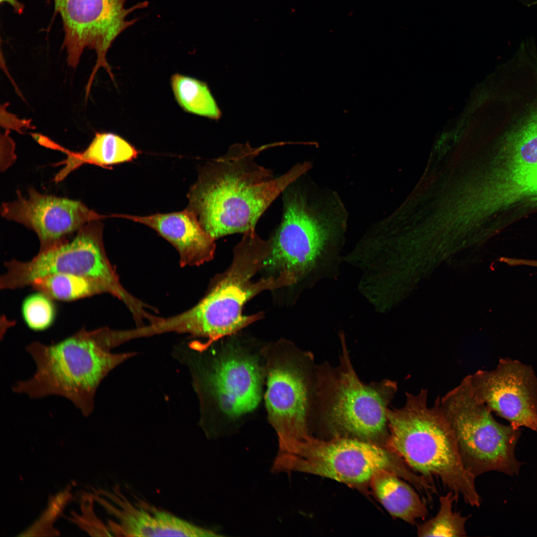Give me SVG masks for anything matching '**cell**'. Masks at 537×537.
I'll return each instance as SVG.
<instances>
[{"mask_svg":"<svg viewBox=\"0 0 537 537\" xmlns=\"http://www.w3.org/2000/svg\"><path fill=\"white\" fill-rule=\"evenodd\" d=\"M428 391L406 393L404 406L388 409L389 437L387 447L415 472L443 484L468 505L481 501L475 477L462 461L453 431L442 412L439 397L428 405Z\"/></svg>","mask_w":537,"mask_h":537,"instance_id":"obj_5","label":"cell"},{"mask_svg":"<svg viewBox=\"0 0 537 537\" xmlns=\"http://www.w3.org/2000/svg\"><path fill=\"white\" fill-rule=\"evenodd\" d=\"M264 352L266 407L282 450L310 437L308 424L317 380L313 382L310 355L290 343L279 341Z\"/></svg>","mask_w":537,"mask_h":537,"instance_id":"obj_11","label":"cell"},{"mask_svg":"<svg viewBox=\"0 0 537 537\" xmlns=\"http://www.w3.org/2000/svg\"><path fill=\"white\" fill-rule=\"evenodd\" d=\"M70 496L69 490L67 489L52 497L51 500H49L48 508L42 514L39 521L51 524L61 513Z\"/></svg>","mask_w":537,"mask_h":537,"instance_id":"obj_24","label":"cell"},{"mask_svg":"<svg viewBox=\"0 0 537 537\" xmlns=\"http://www.w3.org/2000/svg\"><path fill=\"white\" fill-rule=\"evenodd\" d=\"M140 152L121 136L112 132H96L88 147L82 152L70 153L65 167L57 175L60 181L69 173L85 163L109 168L114 165L131 162Z\"/></svg>","mask_w":537,"mask_h":537,"instance_id":"obj_17","label":"cell"},{"mask_svg":"<svg viewBox=\"0 0 537 537\" xmlns=\"http://www.w3.org/2000/svg\"><path fill=\"white\" fill-rule=\"evenodd\" d=\"M154 230L177 251L181 267L199 266L214 257L215 239L201 227L195 215L186 208L181 211L147 216L114 214Z\"/></svg>","mask_w":537,"mask_h":537,"instance_id":"obj_15","label":"cell"},{"mask_svg":"<svg viewBox=\"0 0 537 537\" xmlns=\"http://www.w3.org/2000/svg\"><path fill=\"white\" fill-rule=\"evenodd\" d=\"M231 147L202 167L187 194V209L215 240L255 229L261 216L279 195L312 167L305 161L275 177L256 158L263 150Z\"/></svg>","mask_w":537,"mask_h":537,"instance_id":"obj_2","label":"cell"},{"mask_svg":"<svg viewBox=\"0 0 537 537\" xmlns=\"http://www.w3.org/2000/svg\"><path fill=\"white\" fill-rule=\"evenodd\" d=\"M243 234L234 248L231 265L219 276L206 295L190 309L170 317L161 318L155 324L159 334H189L206 340L202 344L208 347L262 317L260 313L244 315L245 304L263 291L284 285L272 276L254 279L262 269L270 252L271 241L260 238L255 229Z\"/></svg>","mask_w":537,"mask_h":537,"instance_id":"obj_4","label":"cell"},{"mask_svg":"<svg viewBox=\"0 0 537 537\" xmlns=\"http://www.w3.org/2000/svg\"><path fill=\"white\" fill-rule=\"evenodd\" d=\"M468 376L475 394L491 412L515 428L537 432V377L531 366L502 358L493 370Z\"/></svg>","mask_w":537,"mask_h":537,"instance_id":"obj_13","label":"cell"},{"mask_svg":"<svg viewBox=\"0 0 537 537\" xmlns=\"http://www.w3.org/2000/svg\"><path fill=\"white\" fill-rule=\"evenodd\" d=\"M56 311L53 300L37 291L25 298L21 306L24 322L29 329L36 332L45 331L52 325Z\"/></svg>","mask_w":537,"mask_h":537,"instance_id":"obj_22","label":"cell"},{"mask_svg":"<svg viewBox=\"0 0 537 537\" xmlns=\"http://www.w3.org/2000/svg\"><path fill=\"white\" fill-rule=\"evenodd\" d=\"M28 194L23 196L19 191L15 200L3 203L1 214L33 231L39 241V251L66 241L85 224L105 217L79 200L42 194L33 188Z\"/></svg>","mask_w":537,"mask_h":537,"instance_id":"obj_14","label":"cell"},{"mask_svg":"<svg viewBox=\"0 0 537 537\" xmlns=\"http://www.w3.org/2000/svg\"><path fill=\"white\" fill-rule=\"evenodd\" d=\"M299 179L282 193L281 220L262 268L285 286L337 277L348 225V212L336 191Z\"/></svg>","mask_w":537,"mask_h":537,"instance_id":"obj_1","label":"cell"},{"mask_svg":"<svg viewBox=\"0 0 537 537\" xmlns=\"http://www.w3.org/2000/svg\"><path fill=\"white\" fill-rule=\"evenodd\" d=\"M54 16L59 14L64 32L63 48L66 49L69 66L76 68L86 48L93 49L96 61L87 86L91 87L99 69L104 68L112 81L106 54L112 44L138 19L127 20L133 11L147 7L148 2L125 6L127 0H52Z\"/></svg>","mask_w":537,"mask_h":537,"instance_id":"obj_12","label":"cell"},{"mask_svg":"<svg viewBox=\"0 0 537 537\" xmlns=\"http://www.w3.org/2000/svg\"><path fill=\"white\" fill-rule=\"evenodd\" d=\"M501 172L522 171L537 165V113L508 143Z\"/></svg>","mask_w":537,"mask_h":537,"instance_id":"obj_20","label":"cell"},{"mask_svg":"<svg viewBox=\"0 0 537 537\" xmlns=\"http://www.w3.org/2000/svg\"><path fill=\"white\" fill-rule=\"evenodd\" d=\"M274 469L301 471L351 485L370 482L382 471L393 473L415 487L423 482L422 476L389 448L345 437L321 441L310 436L278 455Z\"/></svg>","mask_w":537,"mask_h":537,"instance_id":"obj_10","label":"cell"},{"mask_svg":"<svg viewBox=\"0 0 537 537\" xmlns=\"http://www.w3.org/2000/svg\"><path fill=\"white\" fill-rule=\"evenodd\" d=\"M52 299L70 301L106 293L96 280L67 273L47 275L35 280L31 285Z\"/></svg>","mask_w":537,"mask_h":537,"instance_id":"obj_18","label":"cell"},{"mask_svg":"<svg viewBox=\"0 0 537 537\" xmlns=\"http://www.w3.org/2000/svg\"><path fill=\"white\" fill-rule=\"evenodd\" d=\"M1 4L6 3L9 4L13 9V11L18 14H21L24 9V4L18 0H0Z\"/></svg>","mask_w":537,"mask_h":537,"instance_id":"obj_25","label":"cell"},{"mask_svg":"<svg viewBox=\"0 0 537 537\" xmlns=\"http://www.w3.org/2000/svg\"><path fill=\"white\" fill-rule=\"evenodd\" d=\"M441 409L454 433L463 465L474 477L491 471L517 474L519 428L500 424L475 394L468 375L441 398Z\"/></svg>","mask_w":537,"mask_h":537,"instance_id":"obj_9","label":"cell"},{"mask_svg":"<svg viewBox=\"0 0 537 537\" xmlns=\"http://www.w3.org/2000/svg\"><path fill=\"white\" fill-rule=\"evenodd\" d=\"M174 350L173 355L187 366L202 412L211 410L227 420H236L258 405L265 369L259 358L239 347H226L212 357L194 343Z\"/></svg>","mask_w":537,"mask_h":537,"instance_id":"obj_8","label":"cell"},{"mask_svg":"<svg viewBox=\"0 0 537 537\" xmlns=\"http://www.w3.org/2000/svg\"><path fill=\"white\" fill-rule=\"evenodd\" d=\"M536 266L537 267V261L536 263Z\"/></svg>","mask_w":537,"mask_h":537,"instance_id":"obj_26","label":"cell"},{"mask_svg":"<svg viewBox=\"0 0 537 537\" xmlns=\"http://www.w3.org/2000/svg\"><path fill=\"white\" fill-rule=\"evenodd\" d=\"M340 365L317 371L316 397L325 422L334 431L370 440L389 437L387 411L397 390V383L385 379L365 384L352 365L345 336L340 334Z\"/></svg>","mask_w":537,"mask_h":537,"instance_id":"obj_6","label":"cell"},{"mask_svg":"<svg viewBox=\"0 0 537 537\" xmlns=\"http://www.w3.org/2000/svg\"><path fill=\"white\" fill-rule=\"evenodd\" d=\"M405 481L393 473L382 471L370 482L378 500L392 517L414 525L418 520L425 519L428 510L418 494Z\"/></svg>","mask_w":537,"mask_h":537,"instance_id":"obj_16","label":"cell"},{"mask_svg":"<svg viewBox=\"0 0 537 537\" xmlns=\"http://www.w3.org/2000/svg\"><path fill=\"white\" fill-rule=\"evenodd\" d=\"M171 85L176 100L186 112L217 119L220 111L207 85L179 73L173 74Z\"/></svg>","mask_w":537,"mask_h":537,"instance_id":"obj_19","label":"cell"},{"mask_svg":"<svg viewBox=\"0 0 537 537\" xmlns=\"http://www.w3.org/2000/svg\"><path fill=\"white\" fill-rule=\"evenodd\" d=\"M457 497L451 491L440 496V508L437 514L417 526L418 537H465V525L468 516L454 512V501Z\"/></svg>","mask_w":537,"mask_h":537,"instance_id":"obj_21","label":"cell"},{"mask_svg":"<svg viewBox=\"0 0 537 537\" xmlns=\"http://www.w3.org/2000/svg\"><path fill=\"white\" fill-rule=\"evenodd\" d=\"M121 330L85 327L56 343L33 342L26 347L36 366L33 376L16 382L13 392L33 399L50 395L65 398L86 417L94 409L96 390L116 366L136 355L113 353L125 342Z\"/></svg>","mask_w":537,"mask_h":537,"instance_id":"obj_3","label":"cell"},{"mask_svg":"<svg viewBox=\"0 0 537 537\" xmlns=\"http://www.w3.org/2000/svg\"><path fill=\"white\" fill-rule=\"evenodd\" d=\"M103 228L100 220L92 221L79 229L72 239L39 251L29 261L12 259L5 262V271L0 277V288L15 289L31 286L35 280L53 273L74 274L96 280L106 293L123 302L133 317L140 316L146 304L121 284L105 250Z\"/></svg>","mask_w":537,"mask_h":537,"instance_id":"obj_7","label":"cell"},{"mask_svg":"<svg viewBox=\"0 0 537 537\" xmlns=\"http://www.w3.org/2000/svg\"><path fill=\"white\" fill-rule=\"evenodd\" d=\"M517 186L522 200L537 202V165L522 174Z\"/></svg>","mask_w":537,"mask_h":537,"instance_id":"obj_23","label":"cell"}]
</instances>
